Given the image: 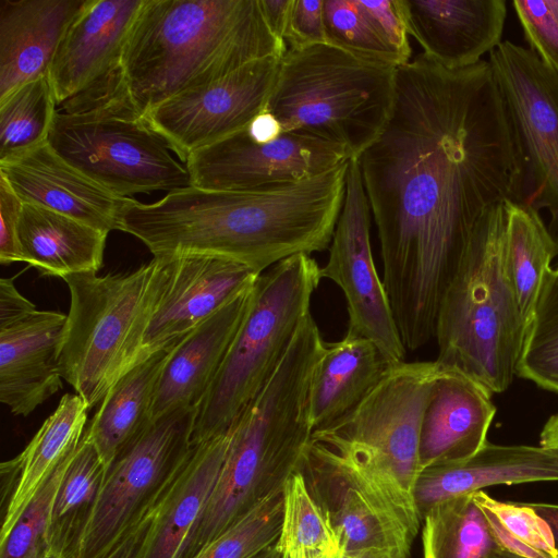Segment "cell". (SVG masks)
<instances>
[{
  "label": "cell",
  "instance_id": "cell-18",
  "mask_svg": "<svg viewBox=\"0 0 558 558\" xmlns=\"http://www.w3.org/2000/svg\"><path fill=\"white\" fill-rule=\"evenodd\" d=\"M165 258L169 259L168 281L146 329L143 362L173 347L253 286L260 275L243 264L218 256L186 254Z\"/></svg>",
  "mask_w": 558,
  "mask_h": 558
},
{
  "label": "cell",
  "instance_id": "cell-12",
  "mask_svg": "<svg viewBox=\"0 0 558 558\" xmlns=\"http://www.w3.org/2000/svg\"><path fill=\"white\" fill-rule=\"evenodd\" d=\"M197 411L180 409L151 420L121 451L68 558H99L130 527L190 449Z\"/></svg>",
  "mask_w": 558,
  "mask_h": 558
},
{
  "label": "cell",
  "instance_id": "cell-9",
  "mask_svg": "<svg viewBox=\"0 0 558 558\" xmlns=\"http://www.w3.org/2000/svg\"><path fill=\"white\" fill-rule=\"evenodd\" d=\"M48 143L119 197L190 185L186 166L175 160L121 86L93 102L57 110Z\"/></svg>",
  "mask_w": 558,
  "mask_h": 558
},
{
  "label": "cell",
  "instance_id": "cell-30",
  "mask_svg": "<svg viewBox=\"0 0 558 558\" xmlns=\"http://www.w3.org/2000/svg\"><path fill=\"white\" fill-rule=\"evenodd\" d=\"M173 347L156 352L122 375L86 427L84 436L95 446L106 471L150 423L158 380Z\"/></svg>",
  "mask_w": 558,
  "mask_h": 558
},
{
  "label": "cell",
  "instance_id": "cell-52",
  "mask_svg": "<svg viewBox=\"0 0 558 558\" xmlns=\"http://www.w3.org/2000/svg\"><path fill=\"white\" fill-rule=\"evenodd\" d=\"M253 558H282V553L278 548L277 543H275L274 545L267 547Z\"/></svg>",
  "mask_w": 558,
  "mask_h": 558
},
{
  "label": "cell",
  "instance_id": "cell-36",
  "mask_svg": "<svg viewBox=\"0 0 558 558\" xmlns=\"http://www.w3.org/2000/svg\"><path fill=\"white\" fill-rule=\"evenodd\" d=\"M517 375L558 393V271L544 277L535 314L525 333Z\"/></svg>",
  "mask_w": 558,
  "mask_h": 558
},
{
  "label": "cell",
  "instance_id": "cell-29",
  "mask_svg": "<svg viewBox=\"0 0 558 558\" xmlns=\"http://www.w3.org/2000/svg\"><path fill=\"white\" fill-rule=\"evenodd\" d=\"M88 407L76 393H65L24 450L2 463L13 484L0 538L5 536L54 470L77 448L87 424Z\"/></svg>",
  "mask_w": 558,
  "mask_h": 558
},
{
  "label": "cell",
  "instance_id": "cell-10",
  "mask_svg": "<svg viewBox=\"0 0 558 558\" xmlns=\"http://www.w3.org/2000/svg\"><path fill=\"white\" fill-rule=\"evenodd\" d=\"M442 372L436 360L395 364L349 414L314 430L312 440L413 497L422 420Z\"/></svg>",
  "mask_w": 558,
  "mask_h": 558
},
{
  "label": "cell",
  "instance_id": "cell-37",
  "mask_svg": "<svg viewBox=\"0 0 558 558\" xmlns=\"http://www.w3.org/2000/svg\"><path fill=\"white\" fill-rule=\"evenodd\" d=\"M338 542L325 514L298 470L283 487V515L277 546L282 554L319 553Z\"/></svg>",
  "mask_w": 558,
  "mask_h": 558
},
{
  "label": "cell",
  "instance_id": "cell-47",
  "mask_svg": "<svg viewBox=\"0 0 558 558\" xmlns=\"http://www.w3.org/2000/svg\"><path fill=\"white\" fill-rule=\"evenodd\" d=\"M245 129L251 138L258 143L274 141L283 133L277 118L266 110L256 116Z\"/></svg>",
  "mask_w": 558,
  "mask_h": 558
},
{
  "label": "cell",
  "instance_id": "cell-26",
  "mask_svg": "<svg viewBox=\"0 0 558 558\" xmlns=\"http://www.w3.org/2000/svg\"><path fill=\"white\" fill-rule=\"evenodd\" d=\"M85 0H0V99L48 74Z\"/></svg>",
  "mask_w": 558,
  "mask_h": 558
},
{
  "label": "cell",
  "instance_id": "cell-7",
  "mask_svg": "<svg viewBox=\"0 0 558 558\" xmlns=\"http://www.w3.org/2000/svg\"><path fill=\"white\" fill-rule=\"evenodd\" d=\"M168 276L169 259L154 257L126 274L84 272L63 279L71 301L60 371L89 410L143 362L146 329Z\"/></svg>",
  "mask_w": 558,
  "mask_h": 558
},
{
  "label": "cell",
  "instance_id": "cell-33",
  "mask_svg": "<svg viewBox=\"0 0 558 558\" xmlns=\"http://www.w3.org/2000/svg\"><path fill=\"white\" fill-rule=\"evenodd\" d=\"M95 446L83 435L58 488L51 515V549L68 558L106 475Z\"/></svg>",
  "mask_w": 558,
  "mask_h": 558
},
{
  "label": "cell",
  "instance_id": "cell-38",
  "mask_svg": "<svg viewBox=\"0 0 558 558\" xmlns=\"http://www.w3.org/2000/svg\"><path fill=\"white\" fill-rule=\"evenodd\" d=\"M283 490L258 504L190 558H253L277 543Z\"/></svg>",
  "mask_w": 558,
  "mask_h": 558
},
{
  "label": "cell",
  "instance_id": "cell-4",
  "mask_svg": "<svg viewBox=\"0 0 558 558\" xmlns=\"http://www.w3.org/2000/svg\"><path fill=\"white\" fill-rule=\"evenodd\" d=\"M325 348L310 314L275 374L231 427L221 472L185 558L252 508L282 492L298 471L313 434L310 387Z\"/></svg>",
  "mask_w": 558,
  "mask_h": 558
},
{
  "label": "cell",
  "instance_id": "cell-34",
  "mask_svg": "<svg viewBox=\"0 0 558 558\" xmlns=\"http://www.w3.org/2000/svg\"><path fill=\"white\" fill-rule=\"evenodd\" d=\"M57 104L48 74L24 83L0 99V161L48 141Z\"/></svg>",
  "mask_w": 558,
  "mask_h": 558
},
{
  "label": "cell",
  "instance_id": "cell-24",
  "mask_svg": "<svg viewBox=\"0 0 558 558\" xmlns=\"http://www.w3.org/2000/svg\"><path fill=\"white\" fill-rule=\"evenodd\" d=\"M254 284L172 348L158 380L151 420L175 410L199 407L247 312Z\"/></svg>",
  "mask_w": 558,
  "mask_h": 558
},
{
  "label": "cell",
  "instance_id": "cell-40",
  "mask_svg": "<svg viewBox=\"0 0 558 558\" xmlns=\"http://www.w3.org/2000/svg\"><path fill=\"white\" fill-rule=\"evenodd\" d=\"M74 452L54 470L7 535L0 538V558H45L52 550L53 502Z\"/></svg>",
  "mask_w": 558,
  "mask_h": 558
},
{
  "label": "cell",
  "instance_id": "cell-14",
  "mask_svg": "<svg viewBox=\"0 0 558 558\" xmlns=\"http://www.w3.org/2000/svg\"><path fill=\"white\" fill-rule=\"evenodd\" d=\"M371 209L356 159H350L345 193L322 277L343 292L349 314L348 333L369 339L393 363L404 361L401 340L369 240Z\"/></svg>",
  "mask_w": 558,
  "mask_h": 558
},
{
  "label": "cell",
  "instance_id": "cell-55",
  "mask_svg": "<svg viewBox=\"0 0 558 558\" xmlns=\"http://www.w3.org/2000/svg\"><path fill=\"white\" fill-rule=\"evenodd\" d=\"M556 270L558 271V267L556 268Z\"/></svg>",
  "mask_w": 558,
  "mask_h": 558
},
{
  "label": "cell",
  "instance_id": "cell-17",
  "mask_svg": "<svg viewBox=\"0 0 558 558\" xmlns=\"http://www.w3.org/2000/svg\"><path fill=\"white\" fill-rule=\"evenodd\" d=\"M14 278L0 280V401L14 415L27 416L62 389L68 315L37 310Z\"/></svg>",
  "mask_w": 558,
  "mask_h": 558
},
{
  "label": "cell",
  "instance_id": "cell-46",
  "mask_svg": "<svg viewBox=\"0 0 558 558\" xmlns=\"http://www.w3.org/2000/svg\"><path fill=\"white\" fill-rule=\"evenodd\" d=\"M258 2L268 29L275 38L284 43L283 36L289 22L293 0H258Z\"/></svg>",
  "mask_w": 558,
  "mask_h": 558
},
{
  "label": "cell",
  "instance_id": "cell-27",
  "mask_svg": "<svg viewBox=\"0 0 558 558\" xmlns=\"http://www.w3.org/2000/svg\"><path fill=\"white\" fill-rule=\"evenodd\" d=\"M395 364L363 337L347 332L340 341L326 344L310 387L313 432L349 414Z\"/></svg>",
  "mask_w": 558,
  "mask_h": 558
},
{
  "label": "cell",
  "instance_id": "cell-41",
  "mask_svg": "<svg viewBox=\"0 0 558 558\" xmlns=\"http://www.w3.org/2000/svg\"><path fill=\"white\" fill-rule=\"evenodd\" d=\"M512 5L530 50L558 73V0H514Z\"/></svg>",
  "mask_w": 558,
  "mask_h": 558
},
{
  "label": "cell",
  "instance_id": "cell-5",
  "mask_svg": "<svg viewBox=\"0 0 558 558\" xmlns=\"http://www.w3.org/2000/svg\"><path fill=\"white\" fill-rule=\"evenodd\" d=\"M506 202L476 225L441 300L435 332L436 361L493 395L513 381L526 333L505 265Z\"/></svg>",
  "mask_w": 558,
  "mask_h": 558
},
{
  "label": "cell",
  "instance_id": "cell-13",
  "mask_svg": "<svg viewBox=\"0 0 558 558\" xmlns=\"http://www.w3.org/2000/svg\"><path fill=\"white\" fill-rule=\"evenodd\" d=\"M488 62L522 150L530 183L524 203L549 213L558 243V73L510 40L501 41Z\"/></svg>",
  "mask_w": 558,
  "mask_h": 558
},
{
  "label": "cell",
  "instance_id": "cell-11",
  "mask_svg": "<svg viewBox=\"0 0 558 558\" xmlns=\"http://www.w3.org/2000/svg\"><path fill=\"white\" fill-rule=\"evenodd\" d=\"M298 470L344 553L378 548L409 557L422 522L411 495L312 438Z\"/></svg>",
  "mask_w": 558,
  "mask_h": 558
},
{
  "label": "cell",
  "instance_id": "cell-20",
  "mask_svg": "<svg viewBox=\"0 0 558 558\" xmlns=\"http://www.w3.org/2000/svg\"><path fill=\"white\" fill-rule=\"evenodd\" d=\"M144 0H85L69 24L48 71L57 106L119 68L129 31Z\"/></svg>",
  "mask_w": 558,
  "mask_h": 558
},
{
  "label": "cell",
  "instance_id": "cell-31",
  "mask_svg": "<svg viewBox=\"0 0 558 558\" xmlns=\"http://www.w3.org/2000/svg\"><path fill=\"white\" fill-rule=\"evenodd\" d=\"M506 207L505 265L527 329L558 243L537 209L514 201H507Z\"/></svg>",
  "mask_w": 558,
  "mask_h": 558
},
{
  "label": "cell",
  "instance_id": "cell-42",
  "mask_svg": "<svg viewBox=\"0 0 558 558\" xmlns=\"http://www.w3.org/2000/svg\"><path fill=\"white\" fill-rule=\"evenodd\" d=\"M325 0H293L289 22L283 36L290 49H304L328 44L325 19Z\"/></svg>",
  "mask_w": 558,
  "mask_h": 558
},
{
  "label": "cell",
  "instance_id": "cell-53",
  "mask_svg": "<svg viewBox=\"0 0 558 558\" xmlns=\"http://www.w3.org/2000/svg\"><path fill=\"white\" fill-rule=\"evenodd\" d=\"M486 558H523V557H520L518 555H514L507 550L498 548Z\"/></svg>",
  "mask_w": 558,
  "mask_h": 558
},
{
  "label": "cell",
  "instance_id": "cell-8",
  "mask_svg": "<svg viewBox=\"0 0 558 558\" xmlns=\"http://www.w3.org/2000/svg\"><path fill=\"white\" fill-rule=\"evenodd\" d=\"M308 254L260 274L247 312L198 407L192 442L225 434L263 390L287 354L323 277Z\"/></svg>",
  "mask_w": 558,
  "mask_h": 558
},
{
  "label": "cell",
  "instance_id": "cell-3",
  "mask_svg": "<svg viewBox=\"0 0 558 558\" xmlns=\"http://www.w3.org/2000/svg\"><path fill=\"white\" fill-rule=\"evenodd\" d=\"M287 49L268 29L258 0H144L123 47L120 80L145 116L246 63L282 58Z\"/></svg>",
  "mask_w": 558,
  "mask_h": 558
},
{
  "label": "cell",
  "instance_id": "cell-21",
  "mask_svg": "<svg viewBox=\"0 0 558 558\" xmlns=\"http://www.w3.org/2000/svg\"><path fill=\"white\" fill-rule=\"evenodd\" d=\"M0 174L23 203L39 205L108 233L120 231L126 198L114 195L73 167L48 141L0 161Z\"/></svg>",
  "mask_w": 558,
  "mask_h": 558
},
{
  "label": "cell",
  "instance_id": "cell-22",
  "mask_svg": "<svg viewBox=\"0 0 558 558\" xmlns=\"http://www.w3.org/2000/svg\"><path fill=\"white\" fill-rule=\"evenodd\" d=\"M409 35L448 69L477 64L500 43L505 0H402Z\"/></svg>",
  "mask_w": 558,
  "mask_h": 558
},
{
  "label": "cell",
  "instance_id": "cell-44",
  "mask_svg": "<svg viewBox=\"0 0 558 558\" xmlns=\"http://www.w3.org/2000/svg\"><path fill=\"white\" fill-rule=\"evenodd\" d=\"M23 202L0 174V263L23 262L19 243V222Z\"/></svg>",
  "mask_w": 558,
  "mask_h": 558
},
{
  "label": "cell",
  "instance_id": "cell-49",
  "mask_svg": "<svg viewBox=\"0 0 558 558\" xmlns=\"http://www.w3.org/2000/svg\"><path fill=\"white\" fill-rule=\"evenodd\" d=\"M539 445L558 449V413L551 415L543 426Z\"/></svg>",
  "mask_w": 558,
  "mask_h": 558
},
{
  "label": "cell",
  "instance_id": "cell-39",
  "mask_svg": "<svg viewBox=\"0 0 558 558\" xmlns=\"http://www.w3.org/2000/svg\"><path fill=\"white\" fill-rule=\"evenodd\" d=\"M324 19L329 45L373 62L402 65L361 0H325Z\"/></svg>",
  "mask_w": 558,
  "mask_h": 558
},
{
  "label": "cell",
  "instance_id": "cell-35",
  "mask_svg": "<svg viewBox=\"0 0 558 558\" xmlns=\"http://www.w3.org/2000/svg\"><path fill=\"white\" fill-rule=\"evenodd\" d=\"M473 498L499 548L523 558H558L553 530L531 504L500 501L484 490Z\"/></svg>",
  "mask_w": 558,
  "mask_h": 558
},
{
  "label": "cell",
  "instance_id": "cell-16",
  "mask_svg": "<svg viewBox=\"0 0 558 558\" xmlns=\"http://www.w3.org/2000/svg\"><path fill=\"white\" fill-rule=\"evenodd\" d=\"M280 62L271 56L246 63L216 82L165 100L144 118L185 163L193 153L244 129L266 109Z\"/></svg>",
  "mask_w": 558,
  "mask_h": 558
},
{
  "label": "cell",
  "instance_id": "cell-15",
  "mask_svg": "<svg viewBox=\"0 0 558 558\" xmlns=\"http://www.w3.org/2000/svg\"><path fill=\"white\" fill-rule=\"evenodd\" d=\"M350 159L342 146L315 136L283 132L258 143L244 128L193 153L184 165L190 185L255 192L307 180Z\"/></svg>",
  "mask_w": 558,
  "mask_h": 558
},
{
  "label": "cell",
  "instance_id": "cell-54",
  "mask_svg": "<svg viewBox=\"0 0 558 558\" xmlns=\"http://www.w3.org/2000/svg\"><path fill=\"white\" fill-rule=\"evenodd\" d=\"M45 558H65L61 553L57 550H50Z\"/></svg>",
  "mask_w": 558,
  "mask_h": 558
},
{
  "label": "cell",
  "instance_id": "cell-51",
  "mask_svg": "<svg viewBox=\"0 0 558 558\" xmlns=\"http://www.w3.org/2000/svg\"><path fill=\"white\" fill-rule=\"evenodd\" d=\"M344 554L345 553L338 541L323 551L315 553V558H344Z\"/></svg>",
  "mask_w": 558,
  "mask_h": 558
},
{
  "label": "cell",
  "instance_id": "cell-43",
  "mask_svg": "<svg viewBox=\"0 0 558 558\" xmlns=\"http://www.w3.org/2000/svg\"><path fill=\"white\" fill-rule=\"evenodd\" d=\"M361 3L402 65L410 62L412 49L402 0H361Z\"/></svg>",
  "mask_w": 558,
  "mask_h": 558
},
{
  "label": "cell",
  "instance_id": "cell-23",
  "mask_svg": "<svg viewBox=\"0 0 558 558\" xmlns=\"http://www.w3.org/2000/svg\"><path fill=\"white\" fill-rule=\"evenodd\" d=\"M492 396L476 379L444 367L422 420L420 472L463 462L485 446L497 410Z\"/></svg>",
  "mask_w": 558,
  "mask_h": 558
},
{
  "label": "cell",
  "instance_id": "cell-1",
  "mask_svg": "<svg viewBox=\"0 0 558 558\" xmlns=\"http://www.w3.org/2000/svg\"><path fill=\"white\" fill-rule=\"evenodd\" d=\"M407 350L435 337L441 300L492 206L523 203L525 167L487 60L448 69L424 53L397 68L392 114L356 159Z\"/></svg>",
  "mask_w": 558,
  "mask_h": 558
},
{
  "label": "cell",
  "instance_id": "cell-19",
  "mask_svg": "<svg viewBox=\"0 0 558 558\" xmlns=\"http://www.w3.org/2000/svg\"><path fill=\"white\" fill-rule=\"evenodd\" d=\"M230 438L231 429L192 442L148 504V524L135 558H185L221 472Z\"/></svg>",
  "mask_w": 558,
  "mask_h": 558
},
{
  "label": "cell",
  "instance_id": "cell-45",
  "mask_svg": "<svg viewBox=\"0 0 558 558\" xmlns=\"http://www.w3.org/2000/svg\"><path fill=\"white\" fill-rule=\"evenodd\" d=\"M148 506L99 558H135L148 524Z\"/></svg>",
  "mask_w": 558,
  "mask_h": 558
},
{
  "label": "cell",
  "instance_id": "cell-25",
  "mask_svg": "<svg viewBox=\"0 0 558 558\" xmlns=\"http://www.w3.org/2000/svg\"><path fill=\"white\" fill-rule=\"evenodd\" d=\"M558 482V449L486 442L474 456L418 473L412 495L421 521L437 504L494 485Z\"/></svg>",
  "mask_w": 558,
  "mask_h": 558
},
{
  "label": "cell",
  "instance_id": "cell-6",
  "mask_svg": "<svg viewBox=\"0 0 558 558\" xmlns=\"http://www.w3.org/2000/svg\"><path fill=\"white\" fill-rule=\"evenodd\" d=\"M396 75L395 66L329 44L287 49L265 110L283 132L335 143L357 159L392 114Z\"/></svg>",
  "mask_w": 558,
  "mask_h": 558
},
{
  "label": "cell",
  "instance_id": "cell-32",
  "mask_svg": "<svg viewBox=\"0 0 558 558\" xmlns=\"http://www.w3.org/2000/svg\"><path fill=\"white\" fill-rule=\"evenodd\" d=\"M473 494L441 501L425 514L424 558H486L499 548Z\"/></svg>",
  "mask_w": 558,
  "mask_h": 558
},
{
  "label": "cell",
  "instance_id": "cell-50",
  "mask_svg": "<svg viewBox=\"0 0 558 558\" xmlns=\"http://www.w3.org/2000/svg\"><path fill=\"white\" fill-rule=\"evenodd\" d=\"M344 558H407L389 549L367 548L345 553Z\"/></svg>",
  "mask_w": 558,
  "mask_h": 558
},
{
  "label": "cell",
  "instance_id": "cell-48",
  "mask_svg": "<svg viewBox=\"0 0 558 558\" xmlns=\"http://www.w3.org/2000/svg\"><path fill=\"white\" fill-rule=\"evenodd\" d=\"M531 505L551 527L558 547V504L532 502Z\"/></svg>",
  "mask_w": 558,
  "mask_h": 558
},
{
  "label": "cell",
  "instance_id": "cell-2",
  "mask_svg": "<svg viewBox=\"0 0 558 558\" xmlns=\"http://www.w3.org/2000/svg\"><path fill=\"white\" fill-rule=\"evenodd\" d=\"M348 162L294 184L255 192L189 185L155 203L126 198L120 231L142 241L154 257L211 255L263 274L293 255L329 247L343 204Z\"/></svg>",
  "mask_w": 558,
  "mask_h": 558
},
{
  "label": "cell",
  "instance_id": "cell-28",
  "mask_svg": "<svg viewBox=\"0 0 558 558\" xmlns=\"http://www.w3.org/2000/svg\"><path fill=\"white\" fill-rule=\"evenodd\" d=\"M108 232L39 205L23 203L19 243L24 263L41 276L64 279L97 272Z\"/></svg>",
  "mask_w": 558,
  "mask_h": 558
}]
</instances>
